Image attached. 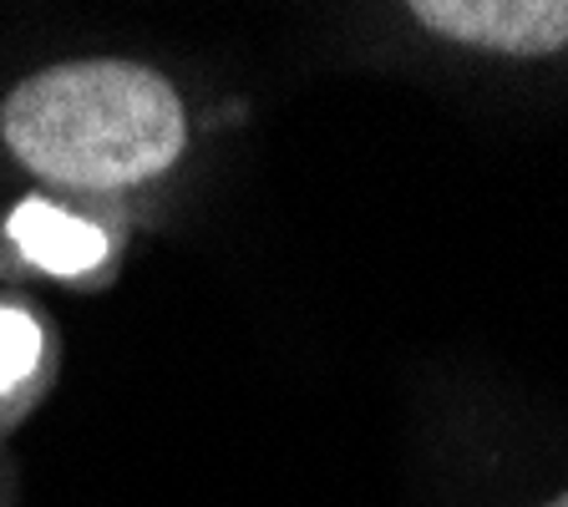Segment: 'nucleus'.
Returning <instances> with one entry per match:
<instances>
[{"instance_id":"1","label":"nucleus","mask_w":568,"mask_h":507,"mask_svg":"<svg viewBox=\"0 0 568 507\" xmlns=\"http://www.w3.org/2000/svg\"><path fill=\"white\" fill-rule=\"evenodd\" d=\"M6 148L67 189H128L163 173L189 138L183 102L138 61H67L6 97Z\"/></svg>"},{"instance_id":"2","label":"nucleus","mask_w":568,"mask_h":507,"mask_svg":"<svg viewBox=\"0 0 568 507\" xmlns=\"http://www.w3.org/2000/svg\"><path fill=\"white\" fill-rule=\"evenodd\" d=\"M412 16L467 47L548 57L568 41V0H416Z\"/></svg>"},{"instance_id":"3","label":"nucleus","mask_w":568,"mask_h":507,"mask_svg":"<svg viewBox=\"0 0 568 507\" xmlns=\"http://www.w3.org/2000/svg\"><path fill=\"white\" fill-rule=\"evenodd\" d=\"M6 234L21 249V260H31L36 270H47V274H61V280H77V274L97 270V264L106 260L102 229L67 209H57V203H47V199L16 203Z\"/></svg>"},{"instance_id":"4","label":"nucleus","mask_w":568,"mask_h":507,"mask_svg":"<svg viewBox=\"0 0 568 507\" xmlns=\"http://www.w3.org/2000/svg\"><path fill=\"white\" fill-rule=\"evenodd\" d=\"M41 345H47V335L26 310L0 305V396L31 381V371L41 366Z\"/></svg>"},{"instance_id":"5","label":"nucleus","mask_w":568,"mask_h":507,"mask_svg":"<svg viewBox=\"0 0 568 507\" xmlns=\"http://www.w3.org/2000/svg\"><path fill=\"white\" fill-rule=\"evenodd\" d=\"M548 507H568V493H564V497H558V503H548Z\"/></svg>"}]
</instances>
